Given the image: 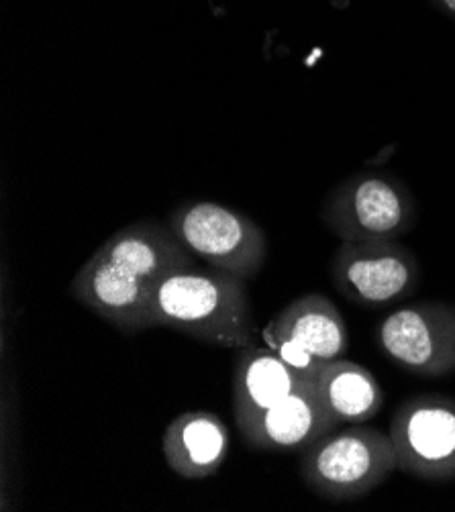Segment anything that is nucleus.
Wrapping results in <instances>:
<instances>
[{"label":"nucleus","instance_id":"obj_8","mask_svg":"<svg viewBox=\"0 0 455 512\" xmlns=\"http://www.w3.org/2000/svg\"><path fill=\"white\" fill-rule=\"evenodd\" d=\"M72 296L127 335L156 329L154 284L92 253L70 282Z\"/></svg>","mask_w":455,"mask_h":512},{"label":"nucleus","instance_id":"obj_7","mask_svg":"<svg viewBox=\"0 0 455 512\" xmlns=\"http://www.w3.org/2000/svg\"><path fill=\"white\" fill-rule=\"evenodd\" d=\"M376 341L400 370L419 378H443L455 372V304L415 302L386 315Z\"/></svg>","mask_w":455,"mask_h":512},{"label":"nucleus","instance_id":"obj_15","mask_svg":"<svg viewBox=\"0 0 455 512\" xmlns=\"http://www.w3.org/2000/svg\"><path fill=\"white\" fill-rule=\"evenodd\" d=\"M262 339L264 343L280 357L282 362H286L294 372H298L302 378H315V374L321 370V366L325 362L317 360V357L302 345L296 339L272 329L270 325H266L262 329Z\"/></svg>","mask_w":455,"mask_h":512},{"label":"nucleus","instance_id":"obj_5","mask_svg":"<svg viewBox=\"0 0 455 512\" xmlns=\"http://www.w3.org/2000/svg\"><path fill=\"white\" fill-rule=\"evenodd\" d=\"M388 437L396 468L425 482L455 480V398L423 392L396 406Z\"/></svg>","mask_w":455,"mask_h":512},{"label":"nucleus","instance_id":"obj_3","mask_svg":"<svg viewBox=\"0 0 455 512\" xmlns=\"http://www.w3.org/2000/svg\"><path fill=\"white\" fill-rule=\"evenodd\" d=\"M417 217L409 186L384 172L349 176L321 207L323 225L339 241H398L413 231Z\"/></svg>","mask_w":455,"mask_h":512},{"label":"nucleus","instance_id":"obj_10","mask_svg":"<svg viewBox=\"0 0 455 512\" xmlns=\"http://www.w3.org/2000/svg\"><path fill=\"white\" fill-rule=\"evenodd\" d=\"M94 253L154 286L166 276L194 266V255L168 223L158 221H135L113 233Z\"/></svg>","mask_w":455,"mask_h":512},{"label":"nucleus","instance_id":"obj_11","mask_svg":"<svg viewBox=\"0 0 455 512\" xmlns=\"http://www.w3.org/2000/svg\"><path fill=\"white\" fill-rule=\"evenodd\" d=\"M162 453L176 476L184 480L211 478L229 455V429L211 411H186L166 427Z\"/></svg>","mask_w":455,"mask_h":512},{"label":"nucleus","instance_id":"obj_13","mask_svg":"<svg viewBox=\"0 0 455 512\" xmlns=\"http://www.w3.org/2000/svg\"><path fill=\"white\" fill-rule=\"evenodd\" d=\"M268 325L305 345L321 362L337 360L349 349L345 319L335 302L321 292L300 294Z\"/></svg>","mask_w":455,"mask_h":512},{"label":"nucleus","instance_id":"obj_2","mask_svg":"<svg viewBox=\"0 0 455 512\" xmlns=\"http://www.w3.org/2000/svg\"><path fill=\"white\" fill-rule=\"evenodd\" d=\"M396 470V455L388 433L368 423L347 425L321 437L302 449L298 466L305 486L331 502L360 500Z\"/></svg>","mask_w":455,"mask_h":512},{"label":"nucleus","instance_id":"obj_4","mask_svg":"<svg viewBox=\"0 0 455 512\" xmlns=\"http://www.w3.org/2000/svg\"><path fill=\"white\" fill-rule=\"evenodd\" d=\"M180 243L209 268L254 280L268 260V239L247 215L211 200H190L168 217Z\"/></svg>","mask_w":455,"mask_h":512},{"label":"nucleus","instance_id":"obj_6","mask_svg":"<svg viewBox=\"0 0 455 512\" xmlns=\"http://www.w3.org/2000/svg\"><path fill=\"white\" fill-rule=\"evenodd\" d=\"M329 274L341 296L362 306L404 300L421 284L417 255L398 241H341Z\"/></svg>","mask_w":455,"mask_h":512},{"label":"nucleus","instance_id":"obj_14","mask_svg":"<svg viewBox=\"0 0 455 512\" xmlns=\"http://www.w3.org/2000/svg\"><path fill=\"white\" fill-rule=\"evenodd\" d=\"M313 384L339 425L370 423L384 406V390L378 378L362 364L345 357L325 362Z\"/></svg>","mask_w":455,"mask_h":512},{"label":"nucleus","instance_id":"obj_12","mask_svg":"<svg viewBox=\"0 0 455 512\" xmlns=\"http://www.w3.org/2000/svg\"><path fill=\"white\" fill-rule=\"evenodd\" d=\"M307 380L294 372L270 349L247 345L239 349L233 370V417L235 425L262 415L268 408L284 400Z\"/></svg>","mask_w":455,"mask_h":512},{"label":"nucleus","instance_id":"obj_1","mask_svg":"<svg viewBox=\"0 0 455 512\" xmlns=\"http://www.w3.org/2000/svg\"><path fill=\"white\" fill-rule=\"evenodd\" d=\"M156 327L172 329L209 345H254L256 323L245 280L196 266L174 272L154 286Z\"/></svg>","mask_w":455,"mask_h":512},{"label":"nucleus","instance_id":"obj_9","mask_svg":"<svg viewBox=\"0 0 455 512\" xmlns=\"http://www.w3.org/2000/svg\"><path fill=\"white\" fill-rule=\"evenodd\" d=\"M337 427L339 423L327 411L313 378H307L284 400L237 429L254 449L294 451L311 447Z\"/></svg>","mask_w":455,"mask_h":512},{"label":"nucleus","instance_id":"obj_16","mask_svg":"<svg viewBox=\"0 0 455 512\" xmlns=\"http://www.w3.org/2000/svg\"><path fill=\"white\" fill-rule=\"evenodd\" d=\"M433 5L443 11L445 15L453 17L455 19V0H433Z\"/></svg>","mask_w":455,"mask_h":512}]
</instances>
